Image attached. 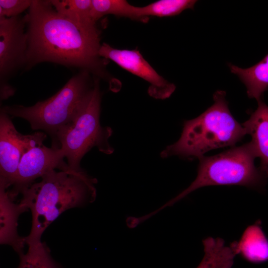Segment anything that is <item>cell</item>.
<instances>
[{"instance_id": "obj_19", "label": "cell", "mask_w": 268, "mask_h": 268, "mask_svg": "<svg viewBox=\"0 0 268 268\" xmlns=\"http://www.w3.org/2000/svg\"><path fill=\"white\" fill-rule=\"evenodd\" d=\"M246 75L253 87L266 91L268 89V54L259 63L248 68Z\"/></svg>"}, {"instance_id": "obj_15", "label": "cell", "mask_w": 268, "mask_h": 268, "mask_svg": "<svg viewBox=\"0 0 268 268\" xmlns=\"http://www.w3.org/2000/svg\"><path fill=\"white\" fill-rule=\"evenodd\" d=\"M50 2L61 15L77 23L97 26L91 15L92 0H53Z\"/></svg>"}, {"instance_id": "obj_21", "label": "cell", "mask_w": 268, "mask_h": 268, "mask_svg": "<svg viewBox=\"0 0 268 268\" xmlns=\"http://www.w3.org/2000/svg\"><path fill=\"white\" fill-rule=\"evenodd\" d=\"M127 219H128V218H127ZM127 225H128V224H127Z\"/></svg>"}, {"instance_id": "obj_4", "label": "cell", "mask_w": 268, "mask_h": 268, "mask_svg": "<svg viewBox=\"0 0 268 268\" xmlns=\"http://www.w3.org/2000/svg\"><path fill=\"white\" fill-rule=\"evenodd\" d=\"M257 156L250 142L211 156L199 158L195 180L185 190L165 204L151 212L154 215L171 206L192 192L209 186H242L250 188L263 187L268 174L257 167Z\"/></svg>"}, {"instance_id": "obj_13", "label": "cell", "mask_w": 268, "mask_h": 268, "mask_svg": "<svg viewBox=\"0 0 268 268\" xmlns=\"http://www.w3.org/2000/svg\"><path fill=\"white\" fill-rule=\"evenodd\" d=\"M230 246L236 255L249 262L260 264L268 261V239L260 221L247 227L240 240Z\"/></svg>"}, {"instance_id": "obj_9", "label": "cell", "mask_w": 268, "mask_h": 268, "mask_svg": "<svg viewBox=\"0 0 268 268\" xmlns=\"http://www.w3.org/2000/svg\"><path fill=\"white\" fill-rule=\"evenodd\" d=\"M64 158L62 149L55 146L48 147L42 144L30 149L20 160L12 185V190L9 192L11 196L14 198L36 179L52 170L67 168L68 165L64 162Z\"/></svg>"}, {"instance_id": "obj_17", "label": "cell", "mask_w": 268, "mask_h": 268, "mask_svg": "<svg viewBox=\"0 0 268 268\" xmlns=\"http://www.w3.org/2000/svg\"><path fill=\"white\" fill-rule=\"evenodd\" d=\"M197 0H159L144 6H138L139 17L146 22L149 16L167 17L179 14L187 9H193Z\"/></svg>"}, {"instance_id": "obj_20", "label": "cell", "mask_w": 268, "mask_h": 268, "mask_svg": "<svg viewBox=\"0 0 268 268\" xmlns=\"http://www.w3.org/2000/svg\"><path fill=\"white\" fill-rule=\"evenodd\" d=\"M32 2L29 0H0V17H16L29 8Z\"/></svg>"}, {"instance_id": "obj_12", "label": "cell", "mask_w": 268, "mask_h": 268, "mask_svg": "<svg viewBox=\"0 0 268 268\" xmlns=\"http://www.w3.org/2000/svg\"><path fill=\"white\" fill-rule=\"evenodd\" d=\"M258 104L257 109L242 125L246 134L251 136L250 142L260 159V168L268 174V106L262 99Z\"/></svg>"}, {"instance_id": "obj_11", "label": "cell", "mask_w": 268, "mask_h": 268, "mask_svg": "<svg viewBox=\"0 0 268 268\" xmlns=\"http://www.w3.org/2000/svg\"><path fill=\"white\" fill-rule=\"evenodd\" d=\"M22 213L18 203L14 202V198L7 187L0 183V244L11 246L19 255L23 253L26 244L25 238L20 237L17 232L18 217Z\"/></svg>"}, {"instance_id": "obj_14", "label": "cell", "mask_w": 268, "mask_h": 268, "mask_svg": "<svg viewBox=\"0 0 268 268\" xmlns=\"http://www.w3.org/2000/svg\"><path fill=\"white\" fill-rule=\"evenodd\" d=\"M204 256L197 268H232L236 254L223 239L208 237L202 241Z\"/></svg>"}, {"instance_id": "obj_6", "label": "cell", "mask_w": 268, "mask_h": 268, "mask_svg": "<svg viewBox=\"0 0 268 268\" xmlns=\"http://www.w3.org/2000/svg\"><path fill=\"white\" fill-rule=\"evenodd\" d=\"M101 94L98 80L76 116L57 133L54 141L63 151L68 166L73 170H82L80 163L83 156L93 147L110 154L114 148L109 139L112 130L102 127L100 123ZM53 146V145H52Z\"/></svg>"}, {"instance_id": "obj_3", "label": "cell", "mask_w": 268, "mask_h": 268, "mask_svg": "<svg viewBox=\"0 0 268 268\" xmlns=\"http://www.w3.org/2000/svg\"><path fill=\"white\" fill-rule=\"evenodd\" d=\"M225 95L224 91H216L210 107L198 117L185 121L180 138L166 146L161 157L199 159L210 150L233 147L241 140L246 131L230 113Z\"/></svg>"}, {"instance_id": "obj_7", "label": "cell", "mask_w": 268, "mask_h": 268, "mask_svg": "<svg viewBox=\"0 0 268 268\" xmlns=\"http://www.w3.org/2000/svg\"><path fill=\"white\" fill-rule=\"evenodd\" d=\"M46 134L38 132L23 134L15 129L10 117L0 114V183L8 188L15 179L23 155L31 148L43 144Z\"/></svg>"}, {"instance_id": "obj_5", "label": "cell", "mask_w": 268, "mask_h": 268, "mask_svg": "<svg viewBox=\"0 0 268 268\" xmlns=\"http://www.w3.org/2000/svg\"><path fill=\"white\" fill-rule=\"evenodd\" d=\"M89 72L82 71L71 78L55 95L30 107H3L1 111L29 122L33 130H42L54 140L60 130L70 123L87 98L94 85Z\"/></svg>"}, {"instance_id": "obj_2", "label": "cell", "mask_w": 268, "mask_h": 268, "mask_svg": "<svg viewBox=\"0 0 268 268\" xmlns=\"http://www.w3.org/2000/svg\"><path fill=\"white\" fill-rule=\"evenodd\" d=\"M21 192L18 203L22 212L30 210L32 226L25 237L26 244L41 241L47 228L69 209L92 202L96 198L97 180L82 170L69 166L58 171L52 170Z\"/></svg>"}, {"instance_id": "obj_16", "label": "cell", "mask_w": 268, "mask_h": 268, "mask_svg": "<svg viewBox=\"0 0 268 268\" xmlns=\"http://www.w3.org/2000/svg\"><path fill=\"white\" fill-rule=\"evenodd\" d=\"M112 14L143 22L139 16L138 6L125 0H92L91 15L96 21L104 15Z\"/></svg>"}, {"instance_id": "obj_10", "label": "cell", "mask_w": 268, "mask_h": 268, "mask_svg": "<svg viewBox=\"0 0 268 268\" xmlns=\"http://www.w3.org/2000/svg\"><path fill=\"white\" fill-rule=\"evenodd\" d=\"M24 17H0V75L1 83L25 64L27 38Z\"/></svg>"}, {"instance_id": "obj_8", "label": "cell", "mask_w": 268, "mask_h": 268, "mask_svg": "<svg viewBox=\"0 0 268 268\" xmlns=\"http://www.w3.org/2000/svg\"><path fill=\"white\" fill-rule=\"evenodd\" d=\"M99 55L147 81L148 93L154 98L165 99L175 90V85L160 75L137 50L118 49L104 43L100 46Z\"/></svg>"}, {"instance_id": "obj_1", "label": "cell", "mask_w": 268, "mask_h": 268, "mask_svg": "<svg viewBox=\"0 0 268 268\" xmlns=\"http://www.w3.org/2000/svg\"><path fill=\"white\" fill-rule=\"evenodd\" d=\"M24 19L28 26L27 66L53 62L109 78L105 59L99 55L101 44L97 26H86L66 18L50 0H32Z\"/></svg>"}, {"instance_id": "obj_18", "label": "cell", "mask_w": 268, "mask_h": 268, "mask_svg": "<svg viewBox=\"0 0 268 268\" xmlns=\"http://www.w3.org/2000/svg\"><path fill=\"white\" fill-rule=\"evenodd\" d=\"M27 245V253L19 255L17 268H59L44 243L40 241Z\"/></svg>"}]
</instances>
